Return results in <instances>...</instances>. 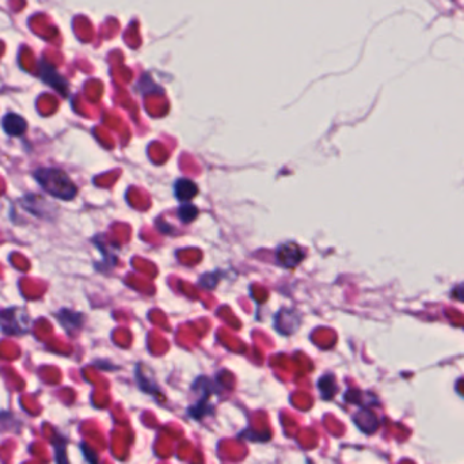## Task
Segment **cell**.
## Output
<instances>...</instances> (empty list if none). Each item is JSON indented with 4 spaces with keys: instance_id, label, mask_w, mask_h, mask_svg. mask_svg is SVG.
I'll use <instances>...</instances> for the list:
<instances>
[{
    "instance_id": "ba28073f",
    "label": "cell",
    "mask_w": 464,
    "mask_h": 464,
    "mask_svg": "<svg viewBox=\"0 0 464 464\" xmlns=\"http://www.w3.org/2000/svg\"><path fill=\"white\" fill-rule=\"evenodd\" d=\"M197 208L193 205L182 206L181 209H179V217H181L185 223H189L192 222V220H194V219L197 217Z\"/></svg>"
},
{
    "instance_id": "6da1fadb",
    "label": "cell",
    "mask_w": 464,
    "mask_h": 464,
    "mask_svg": "<svg viewBox=\"0 0 464 464\" xmlns=\"http://www.w3.org/2000/svg\"><path fill=\"white\" fill-rule=\"evenodd\" d=\"M33 177L37 183L53 197L64 201H71L76 197L77 186L64 170L57 167H40L33 173Z\"/></svg>"
},
{
    "instance_id": "9c48e42d",
    "label": "cell",
    "mask_w": 464,
    "mask_h": 464,
    "mask_svg": "<svg viewBox=\"0 0 464 464\" xmlns=\"http://www.w3.org/2000/svg\"><path fill=\"white\" fill-rule=\"evenodd\" d=\"M452 295L455 296V297H456V299L463 300V302H464V285H461V287L456 288V289H455V291H453Z\"/></svg>"
},
{
    "instance_id": "5b68a950",
    "label": "cell",
    "mask_w": 464,
    "mask_h": 464,
    "mask_svg": "<svg viewBox=\"0 0 464 464\" xmlns=\"http://www.w3.org/2000/svg\"><path fill=\"white\" fill-rule=\"evenodd\" d=\"M277 258H279V261L283 263L284 266L293 267L303 259V255H302L299 246L292 244V243H287V244H284V246H281L279 249Z\"/></svg>"
},
{
    "instance_id": "52a82bcc",
    "label": "cell",
    "mask_w": 464,
    "mask_h": 464,
    "mask_svg": "<svg viewBox=\"0 0 464 464\" xmlns=\"http://www.w3.org/2000/svg\"><path fill=\"white\" fill-rule=\"evenodd\" d=\"M57 318L60 320V323L63 324V327L68 326V323L72 324V330L73 329H77V327L81 324V316L76 312H72V311L69 310H61L59 314H57Z\"/></svg>"
},
{
    "instance_id": "7a4b0ae2",
    "label": "cell",
    "mask_w": 464,
    "mask_h": 464,
    "mask_svg": "<svg viewBox=\"0 0 464 464\" xmlns=\"http://www.w3.org/2000/svg\"><path fill=\"white\" fill-rule=\"evenodd\" d=\"M0 329L6 334H20L28 331L29 318L26 312L19 308L0 311Z\"/></svg>"
},
{
    "instance_id": "8992f818",
    "label": "cell",
    "mask_w": 464,
    "mask_h": 464,
    "mask_svg": "<svg viewBox=\"0 0 464 464\" xmlns=\"http://www.w3.org/2000/svg\"><path fill=\"white\" fill-rule=\"evenodd\" d=\"M197 193V186L194 185L192 181L179 179V181H177V183H175V196H177L179 200H182V201H186V200L193 198Z\"/></svg>"
},
{
    "instance_id": "3957f363",
    "label": "cell",
    "mask_w": 464,
    "mask_h": 464,
    "mask_svg": "<svg viewBox=\"0 0 464 464\" xmlns=\"http://www.w3.org/2000/svg\"><path fill=\"white\" fill-rule=\"evenodd\" d=\"M40 69L41 79H42L46 85L53 87V89L56 90L57 93H60L61 95H67V94H68V83H67V80H65L64 77L60 76V73L57 72L52 65H49L48 63H45V61H41Z\"/></svg>"
},
{
    "instance_id": "277c9868",
    "label": "cell",
    "mask_w": 464,
    "mask_h": 464,
    "mask_svg": "<svg viewBox=\"0 0 464 464\" xmlns=\"http://www.w3.org/2000/svg\"><path fill=\"white\" fill-rule=\"evenodd\" d=\"M4 132L12 138H19L28 129V124L24 121L23 117H20L15 113H8L2 121Z\"/></svg>"
}]
</instances>
